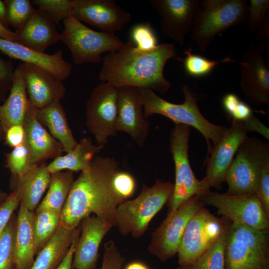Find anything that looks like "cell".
Returning a JSON list of instances; mask_svg holds the SVG:
<instances>
[{"instance_id":"1","label":"cell","mask_w":269,"mask_h":269,"mask_svg":"<svg viewBox=\"0 0 269 269\" xmlns=\"http://www.w3.org/2000/svg\"><path fill=\"white\" fill-rule=\"evenodd\" d=\"M119 169L114 158L95 157L89 168L74 180L61 212L60 224L73 230L84 218L94 214L115 227L116 209L124 201L113 185Z\"/></svg>"},{"instance_id":"2","label":"cell","mask_w":269,"mask_h":269,"mask_svg":"<svg viewBox=\"0 0 269 269\" xmlns=\"http://www.w3.org/2000/svg\"><path fill=\"white\" fill-rule=\"evenodd\" d=\"M176 55L173 43H162L152 51L142 53L129 39L119 50L102 58L98 78L117 88L133 86L163 94L171 87L164 76V68L167 61Z\"/></svg>"},{"instance_id":"3","label":"cell","mask_w":269,"mask_h":269,"mask_svg":"<svg viewBox=\"0 0 269 269\" xmlns=\"http://www.w3.org/2000/svg\"><path fill=\"white\" fill-rule=\"evenodd\" d=\"M138 90L146 118L159 114L171 120L174 124L195 128L205 139L208 153L219 142L227 129L211 123L203 116L198 106L197 99L188 85L182 87L184 101L181 104L165 100L150 89L138 88Z\"/></svg>"},{"instance_id":"4","label":"cell","mask_w":269,"mask_h":269,"mask_svg":"<svg viewBox=\"0 0 269 269\" xmlns=\"http://www.w3.org/2000/svg\"><path fill=\"white\" fill-rule=\"evenodd\" d=\"M173 189L174 184L170 181L158 180L151 187L144 185L137 197L118 205L115 227L123 236L140 237L153 217L168 202Z\"/></svg>"},{"instance_id":"5","label":"cell","mask_w":269,"mask_h":269,"mask_svg":"<svg viewBox=\"0 0 269 269\" xmlns=\"http://www.w3.org/2000/svg\"><path fill=\"white\" fill-rule=\"evenodd\" d=\"M248 2L246 0H200L190 37L203 52L216 35L233 26L247 23Z\"/></svg>"},{"instance_id":"6","label":"cell","mask_w":269,"mask_h":269,"mask_svg":"<svg viewBox=\"0 0 269 269\" xmlns=\"http://www.w3.org/2000/svg\"><path fill=\"white\" fill-rule=\"evenodd\" d=\"M62 22L61 40L69 48L76 65L100 63L103 53L117 51L124 44L114 33L93 30L72 16Z\"/></svg>"},{"instance_id":"7","label":"cell","mask_w":269,"mask_h":269,"mask_svg":"<svg viewBox=\"0 0 269 269\" xmlns=\"http://www.w3.org/2000/svg\"><path fill=\"white\" fill-rule=\"evenodd\" d=\"M269 163V146L256 137H248L241 144L227 173V193H256L261 171Z\"/></svg>"},{"instance_id":"8","label":"cell","mask_w":269,"mask_h":269,"mask_svg":"<svg viewBox=\"0 0 269 269\" xmlns=\"http://www.w3.org/2000/svg\"><path fill=\"white\" fill-rule=\"evenodd\" d=\"M190 127L175 124L170 136V151L175 166V179L172 195L168 201V212L171 213L194 195L202 196L210 189L196 177L188 157V143Z\"/></svg>"},{"instance_id":"9","label":"cell","mask_w":269,"mask_h":269,"mask_svg":"<svg viewBox=\"0 0 269 269\" xmlns=\"http://www.w3.org/2000/svg\"><path fill=\"white\" fill-rule=\"evenodd\" d=\"M230 222L201 208L189 221L182 236L177 253L179 266L189 264L202 255L218 240Z\"/></svg>"},{"instance_id":"10","label":"cell","mask_w":269,"mask_h":269,"mask_svg":"<svg viewBox=\"0 0 269 269\" xmlns=\"http://www.w3.org/2000/svg\"><path fill=\"white\" fill-rule=\"evenodd\" d=\"M205 205L201 196L194 195L166 217L152 233L148 249L165 262L177 253L185 229L190 219Z\"/></svg>"},{"instance_id":"11","label":"cell","mask_w":269,"mask_h":269,"mask_svg":"<svg viewBox=\"0 0 269 269\" xmlns=\"http://www.w3.org/2000/svg\"><path fill=\"white\" fill-rule=\"evenodd\" d=\"M201 198L205 205L216 208L218 215L232 223L269 230V218L256 193L234 195L210 190Z\"/></svg>"},{"instance_id":"12","label":"cell","mask_w":269,"mask_h":269,"mask_svg":"<svg viewBox=\"0 0 269 269\" xmlns=\"http://www.w3.org/2000/svg\"><path fill=\"white\" fill-rule=\"evenodd\" d=\"M117 88L102 82L93 90L86 103V124L96 144L104 146L117 133Z\"/></svg>"},{"instance_id":"13","label":"cell","mask_w":269,"mask_h":269,"mask_svg":"<svg viewBox=\"0 0 269 269\" xmlns=\"http://www.w3.org/2000/svg\"><path fill=\"white\" fill-rule=\"evenodd\" d=\"M247 132L243 121L232 120L219 142L211 148L210 157L206 162V175L201 180L207 189L221 188L238 149L247 137Z\"/></svg>"},{"instance_id":"14","label":"cell","mask_w":269,"mask_h":269,"mask_svg":"<svg viewBox=\"0 0 269 269\" xmlns=\"http://www.w3.org/2000/svg\"><path fill=\"white\" fill-rule=\"evenodd\" d=\"M264 49L250 44L241 60L240 87L248 101L256 106L269 103V70L265 59Z\"/></svg>"},{"instance_id":"15","label":"cell","mask_w":269,"mask_h":269,"mask_svg":"<svg viewBox=\"0 0 269 269\" xmlns=\"http://www.w3.org/2000/svg\"><path fill=\"white\" fill-rule=\"evenodd\" d=\"M71 16L112 33L122 30L131 19L130 13L113 0H72Z\"/></svg>"},{"instance_id":"16","label":"cell","mask_w":269,"mask_h":269,"mask_svg":"<svg viewBox=\"0 0 269 269\" xmlns=\"http://www.w3.org/2000/svg\"><path fill=\"white\" fill-rule=\"evenodd\" d=\"M160 17L162 32L181 46L190 33L200 0H149Z\"/></svg>"},{"instance_id":"17","label":"cell","mask_w":269,"mask_h":269,"mask_svg":"<svg viewBox=\"0 0 269 269\" xmlns=\"http://www.w3.org/2000/svg\"><path fill=\"white\" fill-rule=\"evenodd\" d=\"M117 132H124L140 147L144 146L149 133V124L143 110L138 88H117Z\"/></svg>"},{"instance_id":"18","label":"cell","mask_w":269,"mask_h":269,"mask_svg":"<svg viewBox=\"0 0 269 269\" xmlns=\"http://www.w3.org/2000/svg\"><path fill=\"white\" fill-rule=\"evenodd\" d=\"M19 65L24 75L29 101L37 109L63 99L66 92L63 80L40 66L22 62Z\"/></svg>"},{"instance_id":"19","label":"cell","mask_w":269,"mask_h":269,"mask_svg":"<svg viewBox=\"0 0 269 269\" xmlns=\"http://www.w3.org/2000/svg\"><path fill=\"white\" fill-rule=\"evenodd\" d=\"M80 224V233L74 253L72 268L95 269L100 244L114 226L109 221L95 215L84 218Z\"/></svg>"},{"instance_id":"20","label":"cell","mask_w":269,"mask_h":269,"mask_svg":"<svg viewBox=\"0 0 269 269\" xmlns=\"http://www.w3.org/2000/svg\"><path fill=\"white\" fill-rule=\"evenodd\" d=\"M36 112L37 109L30 102L23 126L31 165L40 164L49 158L54 159L64 152L62 145L38 120Z\"/></svg>"},{"instance_id":"21","label":"cell","mask_w":269,"mask_h":269,"mask_svg":"<svg viewBox=\"0 0 269 269\" xmlns=\"http://www.w3.org/2000/svg\"><path fill=\"white\" fill-rule=\"evenodd\" d=\"M0 51L11 58L22 61V63L42 67L62 80L69 78L72 73V65L64 59L61 49L49 54L0 38Z\"/></svg>"},{"instance_id":"22","label":"cell","mask_w":269,"mask_h":269,"mask_svg":"<svg viewBox=\"0 0 269 269\" xmlns=\"http://www.w3.org/2000/svg\"><path fill=\"white\" fill-rule=\"evenodd\" d=\"M18 43L40 52L61 40L56 25L45 12L36 9L27 23L16 31Z\"/></svg>"},{"instance_id":"23","label":"cell","mask_w":269,"mask_h":269,"mask_svg":"<svg viewBox=\"0 0 269 269\" xmlns=\"http://www.w3.org/2000/svg\"><path fill=\"white\" fill-rule=\"evenodd\" d=\"M46 165L44 163L31 165L22 175L13 176L14 190L18 196L20 204L30 211L34 212L49 187L51 174L47 171Z\"/></svg>"},{"instance_id":"24","label":"cell","mask_w":269,"mask_h":269,"mask_svg":"<svg viewBox=\"0 0 269 269\" xmlns=\"http://www.w3.org/2000/svg\"><path fill=\"white\" fill-rule=\"evenodd\" d=\"M29 104L24 75L18 65L14 71L9 94L0 104V122L5 132L13 125H23Z\"/></svg>"},{"instance_id":"25","label":"cell","mask_w":269,"mask_h":269,"mask_svg":"<svg viewBox=\"0 0 269 269\" xmlns=\"http://www.w3.org/2000/svg\"><path fill=\"white\" fill-rule=\"evenodd\" d=\"M34 213L19 204L15 224L14 259L16 269H30L37 253L33 232Z\"/></svg>"},{"instance_id":"26","label":"cell","mask_w":269,"mask_h":269,"mask_svg":"<svg viewBox=\"0 0 269 269\" xmlns=\"http://www.w3.org/2000/svg\"><path fill=\"white\" fill-rule=\"evenodd\" d=\"M103 147L94 144L91 138L84 137L70 151L47 164L46 169L51 174L63 171L82 172L89 168L96 155Z\"/></svg>"},{"instance_id":"27","label":"cell","mask_w":269,"mask_h":269,"mask_svg":"<svg viewBox=\"0 0 269 269\" xmlns=\"http://www.w3.org/2000/svg\"><path fill=\"white\" fill-rule=\"evenodd\" d=\"M36 116L51 135L62 145L64 152H69L76 146L77 142L68 125L65 110L60 102L37 109Z\"/></svg>"},{"instance_id":"28","label":"cell","mask_w":269,"mask_h":269,"mask_svg":"<svg viewBox=\"0 0 269 269\" xmlns=\"http://www.w3.org/2000/svg\"><path fill=\"white\" fill-rule=\"evenodd\" d=\"M75 229L60 224L55 233L38 252L30 269H55L66 254L73 240Z\"/></svg>"},{"instance_id":"29","label":"cell","mask_w":269,"mask_h":269,"mask_svg":"<svg viewBox=\"0 0 269 269\" xmlns=\"http://www.w3.org/2000/svg\"><path fill=\"white\" fill-rule=\"evenodd\" d=\"M224 255L225 269H269V260L260 256L235 240L228 230Z\"/></svg>"},{"instance_id":"30","label":"cell","mask_w":269,"mask_h":269,"mask_svg":"<svg viewBox=\"0 0 269 269\" xmlns=\"http://www.w3.org/2000/svg\"><path fill=\"white\" fill-rule=\"evenodd\" d=\"M74 180L72 171L51 174L48 191L36 211L47 210L61 213Z\"/></svg>"},{"instance_id":"31","label":"cell","mask_w":269,"mask_h":269,"mask_svg":"<svg viewBox=\"0 0 269 269\" xmlns=\"http://www.w3.org/2000/svg\"><path fill=\"white\" fill-rule=\"evenodd\" d=\"M269 230H259L241 224L231 223L228 232L260 256L269 260Z\"/></svg>"},{"instance_id":"32","label":"cell","mask_w":269,"mask_h":269,"mask_svg":"<svg viewBox=\"0 0 269 269\" xmlns=\"http://www.w3.org/2000/svg\"><path fill=\"white\" fill-rule=\"evenodd\" d=\"M230 222L218 240L193 262L176 269H225V248Z\"/></svg>"},{"instance_id":"33","label":"cell","mask_w":269,"mask_h":269,"mask_svg":"<svg viewBox=\"0 0 269 269\" xmlns=\"http://www.w3.org/2000/svg\"><path fill=\"white\" fill-rule=\"evenodd\" d=\"M60 222L61 213L47 210L36 211L33 227L37 253L52 237Z\"/></svg>"},{"instance_id":"34","label":"cell","mask_w":269,"mask_h":269,"mask_svg":"<svg viewBox=\"0 0 269 269\" xmlns=\"http://www.w3.org/2000/svg\"><path fill=\"white\" fill-rule=\"evenodd\" d=\"M183 65L186 73L193 77H202L211 73L220 63L234 61L230 56L221 60L213 61L195 54L189 48L185 51Z\"/></svg>"},{"instance_id":"35","label":"cell","mask_w":269,"mask_h":269,"mask_svg":"<svg viewBox=\"0 0 269 269\" xmlns=\"http://www.w3.org/2000/svg\"><path fill=\"white\" fill-rule=\"evenodd\" d=\"M4 2L8 24L17 31L27 23L36 10L29 0H6Z\"/></svg>"},{"instance_id":"36","label":"cell","mask_w":269,"mask_h":269,"mask_svg":"<svg viewBox=\"0 0 269 269\" xmlns=\"http://www.w3.org/2000/svg\"><path fill=\"white\" fill-rule=\"evenodd\" d=\"M15 224L11 218L0 238V269H16L14 259Z\"/></svg>"},{"instance_id":"37","label":"cell","mask_w":269,"mask_h":269,"mask_svg":"<svg viewBox=\"0 0 269 269\" xmlns=\"http://www.w3.org/2000/svg\"><path fill=\"white\" fill-rule=\"evenodd\" d=\"M31 2L59 26L61 21L71 16L72 0H33Z\"/></svg>"},{"instance_id":"38","label":"cell","mask_w":269,"mask_h":269,"mask_svg":"<svg viewBox=\"0 0 269 269\" xmlns=\"http://www.w3.org/2000/svg\"><path fill=\"white\" fill-rule=\"evenodd\" d=\"M131 39L135 44L136 50L139 52H148L158 46L157 38L148 23L139 24L131 30Z\"/></svg>"},{"instance_id":"39","label":"cell","mask_w":269,"mask_h":269,"mask_svg":"<svg viewBox=\"0 0 269 269\" xmlns=\"http://www.w3.org/2000/svg\"><path fill=\"white\" fill-rule=\"evenodd\" d=\"M6 164L13 176H20L28 170L31 164L26 141L6 155Z\"/></svg>"},{"instance_id":"40","label":"cell","mask_w":269,"mask_h":269,"mask_svg":"<svg viewBox=\"0 0 269 269\" xmlns=\"http://www.w3.org/2000/svg\"><path fill=\"white\" fill-rule=\"evenodd\" d=\"M269 0H250L248 3V29L250 32L256 31L268 14Z\"/></svg>"},{"instance_id":"41","label":"cell","mask_w":269,"mask_h":269,"mask_svg":"<svg viewBox=\"0 0 269 269\" xmlns=\"http://www.w3.org/2000/svg\"><path fill=\"white\" fill-rule=\"evenodd\" d=\"M113 185L116 192L124 201L132 197L136 189V182L133 176L120 169L114 176Z\"/></svg>"},{"instance_id":"42","label":"cell","mask_w":269,"mask_h":269,"mask_svg":"<svg viewBox=\"0 0 269 269\" xmlns=\"http://www.w3.org/2000/svg\"><path fill=\"white\" fill-rule=\"evenodd\" d=\"M100 269H121L125 259L113 240L106 242Z\"/></svg>"},{"instance_id":"43","label":"cell","mask_w":269,"mask_h":269,"mask_svg":"<svg viewBox=\"0 0 269 269\" xmlns=\"http://www.w3.org/2000/svg\"><path fill=\"white\" fill-rule=\"evenodd\" d=\"M15 68L11 60L0 57V102L5 100L6 95L11 89Z\"/></svg>"},{"instance_id":"44","label":"cell","mask_w":269,"mask_h":269,"mask_svg":"<svg viewBox=\"0 0 269 269\" xmlns=\"http://www.w3.org/2000/svg\"><path fill=\"white\" fill-rule=\"evenodd\" d=\"M19 204L18 196L13 190L0 206V238Z\"/></svg>"},{"instance_id":"45","label":"cell","mask_w":269,"mask_h":269,"mask_svg":"<svg viewBox=\"0 0 269 269\" xmlns=\"http://www.w3.org/2000/svg\"><path fill=\"white\" fill-rule=\"evenodd\" d=\"M256 193L269 218V163L261 171Z\"/></svg>"},{"instance_id":"46","label":"cell","mask_w":269,"mask_h":269,"mask_svg":"<svg viewBox=\"0 0 269 269\" xmlns=\"http://www.w3.org/2000/svg\"><path fill=\"white\" fill-rule=\"evenodd\" d=\"M6 144L14 148L22 145L25 141V132L23 125L10 127L5 132Z\"/></svg>"},{"instance_id":"47","label":"cell","mask_w":269,"mask_h":269,"mask_svg":"<svg viewBox=\"0 0 269 269\" xmlns=\"http://www.w3.org/2000/svg\"><path fill=\"white\" fill-rule=\"evenodd\" d=\"M79 227L75 229L73 240L66 254L55 269H72L74 253L80 233V227Z\"/></svg>"},{"instance_id":"48","label":"cell","mask_w":269,"mask_h":269,"mask_svg":"<svg viewBox=\"0 0 269 269\" xmlns=\"http://www.w3.org/2000/svg\"><path fill=\"white\" fill-rule=\"evenodd\" d=\"M244 122L248 131H256L265 138L269 140V129L258 118L252 115L249 118L244 121Z\"/></svg>"},{"instance_id":"49","label":"cell","mask_w":269,"mask_h":269,"mask_svg":"<svg viewBox=\"0 0 269 269\" xmlns=\"http://www.w3.org/2000/svg\"><path fill=\"white\" fill-rule=\"evenodd\" d=\"M252 115V111L250 107L240 100L230 117L232 120L244 122Z\"/></svg>"},{"instance_id":"50","label":"cell","mask_w":269,"mask_h":269,"mask_svg":"<svg viewBox=\"0 0 269 269\" xmlns=\"http://www.w3.org/2000/svg\"><path fill=\"white\" fill-rule=\"evenodd\" d=\"M240 100L234 94L228 93L222 99V105L227 114L231 117Z\"/></svg>"},{"instance_id":"51","label":"cell","mask_w":269,"mask_h":269,"mask_svg":"<svg viewBox=\"0 0 269 269\" xmlns=\"http://www.w3.org/2000/svg\"><path fill=\"white\" fill-rule=\"evenodd\" d=\"M257 38L260 40H266L269 35V14L266 16L257 30Z\"/></svg>"},{"instance_id":"52","label":"cell","mask_w":269,"mask_h":269,"mask_svg":"<svg viewBox=\"0 0 269 269\" xmlns=\"http://www.w3.org/2000/svg\"><path fill=\"white\" fill-rule=\"evenodd\" d=\"M0 38L8 41L18 42V38L16 32H13L6 28L0 22Z\"/></svg>"},{"instance_id":"53","label":"cell","mask_w":269,"mask_h":269,"mask_svg":"<svg viewBox=\"0 0 269 269\" xmlns=\"http://www.w3.org/2000/svg\"><path fill=\"white\" fill-rule=\"evenodd\" d=\"M0 22L7 29L8 24L7 20L6 8L4 1L0 0Z\"/></svg>"},{"instance_id":"54","label":"cell","mask_w":269,"mask_h":269,"mask_svg":"<svg viewBox=\"0 0 269 269\" xmlns=\"http://www.w3.org/2000/svg\"><path fill=\"white\" fill-rule=\"evenodd\" d=\"M123 269H150L143 263L134 261L128 264Z\"/></svg>"},{"instance_id":"55","label":"cell","mask_w":269,"mask_h":269,"mask_svg":"<svg viewBox=\"0 0 269 269\" xmlns=\"http://www.w3.org/2000/svg\"><path fill=\"white\" fill-rule=\"evenodd\" d=\"M5 132L0 122V142L4 140Z\"/></svg>"},{"instance_id":"56","label":"cell","mask_w":269,"mask_h":269,"mask_svg":"<svg viewBox=\"0 0 269 269\" xmlns=\"http://www.w3.org/2000/svg\"><path fill=\"white\" fill-rule=\"evenodd\" d=\"M7 197L2 192H0V206L3 203V202L5 200Z\"/></svg>"},{"instance_id":"57","label":"cell","mask_w":269,"mask_h":269,"mask_svg":"<svg viewBox=\"0 0 269 269\" xmlns=\"http://www.w3.org/2000/svg\"></svg>"}]
</instances>
